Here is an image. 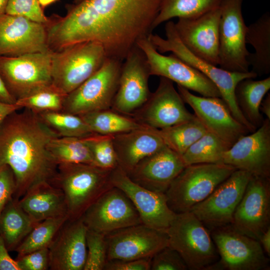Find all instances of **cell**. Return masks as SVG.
Returning <instances> with one entry per match:
<instances>
[{
  "label": "cell",
  "instance_id": "7c38bea8",
  "mask_svg": "<svg viewBox=\"0 0 270 270\" xmlns=\"http://www.w3.org/2000/svg\"><path fill=\"white\" fill-rule=\"evenodd\" d=\"M137 46L146 56L150 76L166 78L203 96L221 98L216 86L204 74L172 53L169 56L160 53L148 36L140 40Z\"/></svg>",
  "mask_w": 270,
  "mask_h": 270
},
{
  "label": "cell",
  "instance_id": "ac0fdd59",
  "mask_svg": "<svg viewBox=\"0 0 270 270\" xmlns=\"http://www.w3.org/2000/svg\"><path fill=\"white\" fill-rule=\"evenodd\" d=\"M232 225L258 240L270 227V178L251 175Z\"/></svg>",
  "mask_w": 270,
  "mask_h": 270
},
{
  "label": "cell",
  "instance_id": "44dd1931",
  "mask_svg": "<svg viewBox=\"0 0 270 270\" xmlns=\"http://www.w3.org/2000/svg\"><path fill=\"white\" fill-rule=\"evenodd\" d=\"M111 181L128 196L142 222L154 229L166 231L176 214L169 207L164 193L144 188L132 180L118 166L112 171Z\"/></svg>",
  "mask_w": 270,
  "mask_h": 270
},
{
  "label": "cell",
  "instance_id": "603a6c76",
  "mask_svg": "<svg viewBox=\"0 0 270 270\" xmlns=\"http://www.w3.org/2000/svg\"><path fill=\"white\" fill-rule=\"evenodd\" d=\"M48 51L50 50L45 24L20 16H0V56Z\"/></svg>",
  "mask_w": 270,
  "mask_h": 270
},
{
  "label": "cell",
  "instance_id": "d6986e66",
  "mask_svg": "<svg viewBox=\"0 0 270 270\" xmlns=\"http://www.w3.org/2000/svg\"><path fill=\"white\" fill-rule=\"evenodd\" d=\"M170 80L160 77L158 86L146 103L130 116L139 123L162 129L190 120L195 117Z\"/></svg>",
  "mask_w": 270,
  "mask_h": 270
},
{
  "label": "cell",
  "instance_id": "ee69618b",
  "mask_svg": "<svg viewBox=\"0 0 270 270\" xmlns=\"http://www.w3.org/2000/svg\"><path fill=\"white\" fill-rule=\"evenodd\" d=\"M16 187V178L11 168L6 164L0 166V214L14 196Z\"/></svg>",
  "mask_w": 270,
  "mask_h": 270
},
{
  "label": "cell",
  "instance_id": "ab89813d",
  "mask_svg": "<svg viewBox=\"0 0 270 270\" xmlns=\"http://www.w3.org/2000/svg\"><path fill=\"white\" fill-rule=\"evenodd\" d=\"M86 244V256L84 270H104L108 262L106 234L88 229Z\"/></svg>",
  "mask_w": 270,
  "mask_h": 270
},
{
  "label": "cell",
  "instance_id": "60d3db41",
  "mask_svg": "<svg viewBox=\"0 0 270 270\" xmlns=\"http://www.w3.org/2000/svg\"><path fill=\"white\" fill-rule=\"evenodd\" d=\"M6 14L22 16L46 24L48 22L38 0H9Z\"/></svg>",
  "mask_w": 270,
  "mask_h": 270
},
{
  "label": "cell",
  "instance_id": "4fadbf2b",
  "mask_svg": "<svg viewBox=\"0 0 270 270\" xmlns=\"http://www.w3.org/2000/svg\"><path fill=\"white\" fill-rule=\"evenodd\" d=\"M251 174L236 170L192 212L210 230L232 224L235 210L244 192Z\"/></svg>",
  "mask_w": 270,
  "mask_h": 270
},
{
  "label": "cell",
  "instance_id": "3957f363",
  "mask_svg": "<svg viewBox=\"0 0 270 270\" xmlns=\"http://www.w3.org/2000/svg\"><path fill=\"white\" fill-rule=\"evenodd\" d=\"M112 171L90 164L58 165L51 184L62 190L70 220L80 218L102 194L114 186Z\"/></svg>",
  "mask_w": 270,
  "mask_h": 270
},
{
  "label": "cell",
  "instance_id": "5bb4252c",
  "mask_svg": "<svg viewBox=\"0 0 270 270\" xmlns=\"http://www.w3.org/2000/svg\"><path fill=\"white\" fill-rule=\"evenodd\" d=\"M150 76L146 56L136 46L122 62L118 89L111 109L130 116L148 100Z\"/></svg>",
  "mask_w": 270,
  "mask_h": 270
},
{
  "label": "cell",
  "instance_id": "e0dca14e",
  "mask_svg": "<svg viewBox=\"0 0 270 270\" xmlns=\"http://www.w3.org/2000/svg\"><path fill=\"white\" fill-rule=\"evenodd\" d=\"M177 89L184 102L194 110V115L206 130L230 147L240 138L250 133L234 118L222 98L198 96L178 85Z\"/></svg>",
  "mask_w": 270,
  "mask_h": 270
},
{
  "label": "cell",
  "instance_id": "d590c367",
  "mask_svg": "<svg viewBox=\"0 0 270 270\" xmlns=\"http://www.w3.org/2000/svg\"><path fill=\"white\" fill-rule=\"evenodd\" d=\"M37 113L42 122L59 137L83 138L96 134L80 116L63 111Z\"/></svg>",
  "mask_w": 270,
  "mask_h": 270
},
{
  "label": "cell",
  "instance_id": "6da1fadb",
  "mask_svg": "<svg viewBox=\"0 0 270 270\" xmlns=\"http://www.w3.org/2000/svg\"><path fill=\"white\" fill-rule=\"evenodd\" d=\"M163 0H82L66 14L46 24L49 50L80 42L102 45L108 58L123 61L142 38L153 30Z\"/></svg>",
  "mask_w": 270,
  "mask_h": 270
},
{
  "label": "cell",
  "instance_id": "d4e9b609",
  "mask_svg": "<svg viewBox=\"0 0 270 270\" xmlns=\"http://www.w3.org/2000/svg\"><path fill=\"white\" fill-rule=\"evenodd\" d=\"M88 228L80 218L68 219L48 247L51 270H84Z\"/></svg>",
  "mask_w": 270,
  "mask_h": 270
},
{
  "label": "cell",
  "instance_id": "c3c4849f",
  "mask_svg": "<svg viewBox=\"0 0 270 270\" xmlns=\"http://www.w3.org/2000/svg\"><path fill=\"white\" fill-rule=\"evenodd\" d=\"M0 100L6 103H15L16 100L11 96L6 89L0 74Z\"/></svg>",
  "mask_w": 270,
  "mask_h": 270
},
{
  "label": "cell",
  "instance_id": "ffe728a7",
  "mask_svg": "<svg viewBox=\"0 0 270 270\" xmlns=\"http://www.w3.org/2000/svg\"><path fill=\"white\" fill-rule=\"evenodd\" d=\"M252 176L270 178V120L238 139L222 154L220 162Z\"/></svg>",
  "mask_w": 270,
  "mask_h": 270
},
{
  "label": "cell",
  "instance_id": "484cf974",
  "mask_svg": "<svg viewBox=\"0 0 270 270\" xmlns=\"http://www.w3.org/2000/svg\"><path fill=\"white\" fill-rule=\"evenodd\" d=\"M118 166L126 173L165 145L159 130L148 126L112 135Z\"/></svg>",
  "mask_w": 270,
  "mask_h": 270
},
{
  "label": "cell",
  "instance_id": "f35d334b",
  "mask_svg": "<svg viewBox=\"0 0 270 270\" xmlns=\"http://www.w3.org/2000/svg\"><path fill=\"white\" fill-rule=\"evenodd\" d=\"M112 139V135L98 134L85 138L94 164L109 170L118 166Z\"/></svg>",
  "mask_w": 270,
  "mask_h": 270
},
{
  "label": "cell",
  "instance_id": "30bf717a",
  "mask_svg": "<svg viewBox=\"0 0 270 270\" xmlns=\"http://www.w3.org/2000/svg\"><path fill=\"white\" fill-rule=\"evenodd\" d=\"M51 51L0 56V74L16 100L52 85Z\"/></svg>",
  "mask_w": 270,
  "mask_h": 270
},
{
  "label": "cell",
  "instance_id": "836d02e7",
  "mask_svg": "<svg viewBox=\"0 0 270 270\" xmlns=\"http://www.w3.org/2000/svg\"><path fill=\"white\" fill-rule=\"evenodd\" d=\"M206 132L196 116L190 120L159 130L165 145L181 156Z\"/></svg>",
  "mask_w": 270,
  "mask_h": 270
},
{
  "label": "cell",
  "instance_id": "f5cc1de1",
  "mask_svg": "<svg viewBox=\"0 0 270 270\" xmlns=\"http://www.w3.org/2000/svg\"><path fill=\"white\" fill-rule=\"evenodd\" d=\"M57 0H38L39 3L42 8L47 6Z\"/></svg>",
  "mask_w": 270,
  "mask_h": 270
},
{
  "label": "cell",
  "instance_id": "f1b7e54d",
  "mask_svg": "<svg viewBox=\"0 0 270 270\" xmlns=\"http://www.w3.org/2000/svg\"><path fill=\"white\" fill-rule=\"evenodd\" d=\"M246 44H251L254 52L247 58L252 66L251 72L258 76L270 73V14H264L256 22L247 26Z\"/></svg>",
  "mask_w": 270,
  "mask_h": 270
},
{
  "label": "cell",
  "instance_id": "4316f807",
  "mask_svg": "<svg viewBox=\"0 0 270 270\" xmlns=\"http://www.w3.org/2000/svg\"><path fill=\"white\" fill-rule=\"evenodd\" d=\"M22 208L36 222L68 216L64 196L59 188L47 182L38 183L18 199Z\"/></svg>",
  "mask_w": 270,
  "mask_h": 270
},
{
  "label": "cell",
  "instance_id": "83f0119b",
  "mask_svg": "<svg viewBox=\"0 0 270 270\" xmlns=\"http://www.w3.org/2000/svg\"><path fill=\"white\" fill-rule=\"evenodd\" d=\"M38 223L22 208L18 199L13 197L0 214V235L8 252L16 251Z\"/></svg>",
  "mask_w": 270,
  "mask_h": 270
},
{
  "label": "cell",
  "instance_id": "8992f818",
  "mask_svg": "<svg viewBox=\"0 0 270 270\" xmlns=\"http://www.w3.org/2000/svg\"><path fill=\"white\" fill-rule=\"evenodd\" d=\"M108 58L102 45L92 41L52 52V84L66 95L96 72Z\"/></svg>",
  "mask_w": 270,
  "mask_h": 270
},
{
  "label": "cell",
  "instance_id": "52a82bcc",
  "mask_svg": "<svg viewBox=\"0 0 270 270\" xmlns=\"http://www.w3.org/2000/svg\"><path fill=\"white\" fill-rule=\"evenodd\" d=\"M166 232L168 246L179 253L188 270H208L219 260L210 233L192 212L176 214Z\"/></svg>",
  "mask_w": 270,
  "mask_h": 270
},
{
  "label": "cell",
  "instance_id": "7bdbcfd3",
  "mask_svg": "<svg viewBox=\"0 0 270 270\" xmlns=\"http://www.w3.org/2000/svg\"><path fill=\"white\" fill-rule=\"evenodd\" d=\"M15 260L20 270H47L50 268L48 248L17 256Z\"/></svg>",
  "mask_w": 270,
  "mask_h": 270
},
{
  "label": "cell",
  "instance_id": "277c9868",
  "mask_svg": "<svg viewBox=\"0 0 270 270\" xmlns=\"http://www.w3.org/2000/svg\"><path fill=\"white\" fill-rule=\"evenodd\" d=\"M166 38L151 33L148 38L160 54L171 52L184 62L198 70L208 77L217 87L221 98L224 100L232 116L242 124L248 122L241 112L236 102L234 90L237 84L248 78H254L257 75L247 72H230L218 68L198 58L190 52L183 44L176 31L174 22L168 20L164 26Z\"/></svg>",
  "mask_w": 270,
  "mask_h": 270
},
{
  "label": "cell",
  "instance_id": "5b68a950",
  "mask_svg": "<svg viewBox=\"0 0 270 270\" xmlns=\"http://www.w3.org/2000/svg\"><path fill=\"white\" fill-rule=\"evenodd\" d=\"M235 170L234 167L222 163L186 166L165 193L170 208L176 214L190 212Z\"/></svg>",
  "mask_w": 270,
  "mask_h": 270
},
{
  "label": "cell",
  "instance_id": "ba28073f",
  "mask_svg": "<svg viewBox=\"0 0 270 270\" xmlns=\"http://www.w3.org/2000/svg\"><path fill=\"white\" fill-rule=\"evenodd\" d=\"M210 231L220 258L208 270L270 269V259L258 240L238 232L232 224Z\"/></svg>",
  "mask_w": 270,
  "mask_h": 270
},
{
  "label": "cell",
  "instance_id": "f546056e",
  "mask_svg": "<svg viewBox=\"0 0 270 270\" xmlns=\"http://www.w3.org/2000/svg\"><path fill=\"white\" fill-rule=\"evenodd\" d=\"M270 89V76L260 80L244 79L235 88L237 104L244 118L256 129L262 125L264 120L260 106Z\"/></svg>",
  "mask_w": 270,
  "mask_h": 270
},
{
  "label": "cell",
  "instance_id": "4dcf8cb0",
  "mask_svg": "<svg viewBox=\"0 0 270 270\" xmlns=\"http://www.w3.org/2000/svg\"><path fill=\"white\" fill-rule=\"evenodd\" d=\"M93 132L102 135H114L143 127L130 116L111 108L88 112L80 116Z\"/></svg>",
  "mask_w": 270,
  "mask_h": 270
},
{
  "label": "cell",
  "instance_id": "d6a6232c",
  "mask_svg": "<svg viewBox=\"0 0 270 270\" xmlns=\"http://www.w3.org/2000/svg\"><path fill=\"white\" fill-rule=\"evenodd\" d=\"M48 150L58 165L68 163L94 164L85 138L56 137L50 142Z\"/></svg>",
  "mask_w": 270,
  "mask_h": 270
},
{
  "label": "cell",
  "instance_id": "816d5d0a",
  "mask_svg": "<svg viewBox=\"0 0 270 270\" xmlns=\"http://www.w3.org/2000/svg\"><path fill=\"white\" fill-rule=\"evenodd\" d=\"M9 0H0V16L6 14V6Z\"/></svg>",
  "mask_w": 270,
  "mask_h": 270
},
{
  "label": "cell",
  "instance_id": "74e56055",
  "mask_svg": "<svg viewBox=\"0 0 270 270\" xmlns=\"http://www.w3.org/2000/svg\"><path fill=\"white\" fill-rule=\"evenodd\" d=\"M66 96L52 84L16 100V103L21 108L36 112L62 111Z\"/></svg>",
  "mask_w": 270,
  "mask_h": 270
},
{
  "label": "cell",
  "instance_id": "7dc6e473",
  "mask_svg": "<svg viewBox=\"0 0 270 270\" xmlns=\"http://www.w3.org/2000/svg\"><path fill=\"white\" fill-rule=\"evenodd\" d=\"M20 109L16 102L10 104L0 100V124L10 114Z\"/></svg>",
  "mask_w": 270,
  "mask_h": 270
},
{
  "label": "cell",
  "instance_id": "db71d44e",
  "mask_svg": "<svg viewBox=\"0 0 270 270\" xmlns=\"http://www.w3.org/2000/svg\"><path fill=\"white\" fill-rule=\"evenodd\" d=\"M82 0H74V3H77V2H80L82 1Z\"/></svg>",
  "mask_w": 270,
  "mask_h": 270
},
{
  "label": "cell",
  "instance_id": "bcb514c9",
  "mask_svg": "<svg viewBox=\"0 0 270 270\" xmlns=\"http://www.w3.org/2000/svg\"><path fill=\"white\" fill-rule=\"evenodd\" d=\"M0 270H20L15 260L10 255L4 242L0 235Z\"/></svg>",
  "mask_w": 270,
  "mask_h": 270
},
{
  "label": "cell",
  "instance_id": "9a60e30c",
  "mask_svg": "<svg viewBox=\"0 0 270 270\" xmlns=\"http://www.w3.org/2000/svg\"><path fill=\"white\" fill-rule=\"evenodd\" d=\"M80 218L88 230L106 235L142 224L131 200L123 191L115 186L102 194Z\"/></svg>",
  "mask_w": 270,
  "mask_h": 270
},
{
  "label": "cell",
  "instance_id": "681fc988",
  "mask_svg": "<svg viewBox=\"0 0 270 270\" xmlns=\"http://www.w3.org/2000/svg\"><path fill=\"white\" fill-rule=\"evenodd\" d=\"M260 242L263 250L268 256H270V227L260 236Z\"/></svg>",
  "mask_w": 270,
  "mask_h": 270
},
{
  "label": "cell",
  "instance_id": "b9f144b4",
  "mask_svg": "<svg viewBox=\"0 0 270 270\" xmlns=\"http://www.w3.org/2000/svg\"><path fill=\"white\" fill-rule=\"evenodd\" d=\"M188 267L184 260L174 249L167 246L151 258L152 270H186Z\"/></svg>",
  "mask_w": 270,
  "mask_h": 270
},
{
  "label": "cell",
  "instance_id": "7402d4cb",
  "mask_svg": "<svg viewBox=\"0 0 270 270\" xmlns=\"http://www.w3.org/2000/svg\"><path fill=\"white\" fill-rule=\"evenodd\" d=\"M220 6L201 16L179 18L174 22L182 42L192 54L217 66L219 65Z\"/></svg>",
  "mask_w": 270,
  "mask_h": 270
},
{
  "label": "cell",
  "instance_id": "1f68e13d",
  "mask_svg": "<svg viewBox=\"0 0 270 270\" xmlns=\"http://www.w3.org/2000/svg\"><path fill=\"white\" fill-rule=\"evenodd\" d=\"M222 0H163L152 25L153 30L162 24L178 18H192L220 6Z\"/></svg>",
  "mask_w": 270,
  "mask_h": 270
},
{
  "label": "cell",
  "instance_id": "8d00e7d4",
  "mask_svg": "<svg viewBox=\"0 0 270 270\" xmlns=\"http://www.w3.org/2000/svg\"><path fill=\"white\" fill-rule=\"evenodd\" d=\"M69 219L68 216L44 220L36 224L18 247V256L44 248H48L62 226Z\"/></svg>",
  "mask_w": 270,
  "mask_h": 270
},
{
  "label": "cell",
  "instance_id": "2e32d148",
  "mask_svg": "<svg viewBox=\"0 0 270 270\" xmlns=\"http://www.w3.org/2000/svg\"><path fill=\"white\" fill-rule=\"evenodd\" d=\"M106 238L108 261L152 258L168 246L166 231L143 224L112 232L106 234Z\"/></svg>",
  "mask_w": 270,
  "mask_h": 270
},
{
  "label": "cell",
  "instance_id": "e575fe53",
  "mask_svg": "<svg viewBox=\"0 0 270 270\" xmlns=\"http://www.w3.org/2000/svg\"><path fill=\"white\" fill-rule=\"evenodd\" d=\"M230 146L214 134L206 132L182 156L185 165L220 163L222 154Z\"/></svg>",
  "mask_w": 270,
  "mask_h": 270
},
{
  "label": "cell",
  "instance_id": "cb8c5ba5",
  "mask_svg": "<svg viewBox=\"0 0 270 270\" xmlns=\"http://www.w3.org/2000/svg\"><path fill=\"white\" fill-rule=\"evenodd\" d=\"M182 156L166 146L140 160L126 173L135 183L150 190L166 193L185 168Z\"/></svg>",
  "mask_w": 270,
  "mask_h": 270
},
{
  "label": "cell",
  "instance_id": "7a4b0ae2",
  "mask_svg": "<svg viewBox=\"0 0 270 270\" xmlns=\"http://www.w3.org/2000/svg\"><path fill=\"white\" fill-rule=\"evenodd\" d=\"M59 137L40 120L37 112L24 108L8 116L0 124V166L6 164L16 180L14 198L20 199L33 186L52 183L58 164L48 150Z\"/></svg>",
  "mask_w": 270,
  "mask_h": 270
},
{
  "label": "cell",
  "instance_id": "f6af8a7d",
  "mask_svg": "<svg viewBox=\"0 0 270 270\" xmlns=\"http://www.w3.org/2000/svg\"><path fill=\"white\" fill-rule=\"evenodd\" d=\"M151 258L108 260L104 270H150Z\"/></svg>",
  "mask_w": 270,
  "mask_h": 270
},
{
  "label": "cell",
  "instance_id": "9c48e42d",
  "mask_svg": "<svg viewBox=\"0 0 270 270\" xmlns=\"http://www.w3.org/2000/svg\"><path fill=\"white\" fill-rule=\"evenodd\" d=\"M122 62L108 58L96 72L66 96L62 111L80 116L110 109L118 89Z\"/></svg>",
  "mask_w": 270,
  "mask_h": 270
},
{
  "label": "cell",
  "instance_id": "f907efd6",
  "mask_svg": "<svg viewBox=\"0 0 270 270\" xmlns=\"http://www.w3.org/2000/svg\"><path fill=\"white\" fill-rule=\"evenodd\" d=\"M260 111L264 114L267 118L270 120V94L267 93L266 96L262 99L260 106Z\"/></svg>",
  "mask_w": 270,
  "mask_h": 270
},
{
  "label": "cell",
  "instance_id": "8fae6325",
  "mask_svg": "<svg viewBox=\"0 0 270 270\" xmlns=\"http://www.w3.org/2000/svg\"><path fill=\"white\" fill-rule=\"evenodd\" d=\"M244 0H222L220 5L219 65L224 70L248 72L246 47L247 26L242 14Z\"/></svg>",
  "mask_w": 270,
  "mask_h": 270
}]
</instances>
